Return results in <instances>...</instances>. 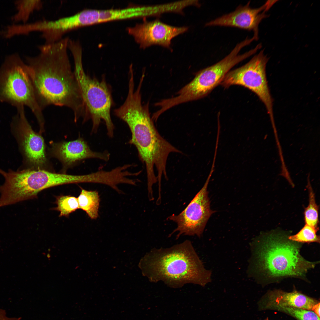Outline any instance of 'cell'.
Returning <instances> with one entry per match:
<instances>
[{
    "instance_id": "20",
    "label": "cell",
    "mask_w": 320,
    "mask_h": 320,
    "mask_svg": "<svg viewBox=\"0 0 320 320\" xmlns=\"http://www.w3.org/2000/svg\"><path fill=\"white\" fill-rule=\"evenodd\" d=\"M308 178L307 188L309 193V203L307 207L305 209V224L319 228V207L316 203L315 194Z\"/></svg>"
},
{
    "instance_id": "8",
    "label": "cell",
    "mask_w": 320,
    "mask_h": 320,
    "mask_svg": "<svg viewBox=\"0 0 320 320\" xmlns=\"http://www.w3.org/2000/svg\"><path fill=\"white\" fill-rule=\"evenodd\" d=\"M87 175H72L44 169H31L9 170L5 177L7 193L18 203L37 197L41 191L51 187L74 183H88Z\"/></svg>"
},
{
    "instance_id": "11",
    "label": "cell",
    "mask_w": 320,
    "mask_h": 320,
    "mask_svg": "<svg viewBox=\"0 0 320 320\" xmlns=\"http://www.w3.org/2000/svg\"><path fill=\"white\" fill-rule=\"evenodd\" d=\"M212 166L210 172L204 185L186 208L177 215L172 214L167 219L175 223L176 228L169 235L178 232L177 239L181 235L201 237L212 215L215 212L210 208V201L207 190L210 178L214 171Z\"/></svg>"
},
{
    "instance_id": "22",
    "label": "cell",
    "mask_w": 320,
    "mask_h": 320,
    "mask_svg": "<svg viewBox=\"0 0 320 320\" xmlns=\"http://www.w3.org/2000/svg\"><path fill=\"white\" fill-rule=\"evenodd\" d=\"M319 228L305 224L297 233L289 236L288 239L292 241L299 243H319V236L316 234Z\"/></svg>"
},
{
    "instance_id": "3",
    "label": "cell",
    "mask_w": 320,
    "mask_h": 320,
    "mask_svg": "<svg viewBox=\"0 0 320 320\" xmlns=\"http://www.w3.org/2000/svg\"><path fill=\"white\" fill-rule=\"evenodd\" d=\"M140 266L150 281H161L172 288L188 283L204 287L211 280V271L205 268L188 240L169 248L152 249Z\"/></svg>"
},
{
    "instance_id": "2",
    "label": "cell",
    "mask_w": 320,
    "mask_h": 320,
    "mask_svg": "<svg viewBox=\"0 0 320 320\" xmlns=\"http://www.w3.org/2000/svg\"><path fill=\"white\" fill-rule=\"evenodd\" d=\"M149 102L143 105L140 91H128L124 103L114 110L117 117L128 126L131 137L128 143L136 148L138 156L145 165L147 186L161 183L162 176L168 180L167 163L169 154L182 152L163 138L150 116Z\"/></svg>"
},
{
    "instance_id": "5",
    "label": "cell",
    "mask_w": 320,
    "mask_h": 320,
    "mask_svg": "<svg viewBox=\"0 0 320 320\" xmlns=\"http://www.w3.org/2000/svg\"><path fill=\"white\" fill-rule=\"evenodd\" d=\"M0 102L16 109L26 106L35 116L39 130L44 129L43 110L38 102L28 65L15 53L7 56L0 66Z\"/></svg>"
},
{
    "instance_id": "23",
    "label": "cell",
    "mask_w": 320,
    "mask_h": 320,
    "mask_svg": "<svg viewBox=\"0 0 320 320\" xmlns=\"http://www.w3.org/2000/svg\"><path fill=\"white\" fill-rule=\"evenodd\" d=\"M21 317H9L7 316L6 311L0 308V320H20Z\"/></svg>"
},
{
    "instance_id": "21",
    "label": "cell",
    "mask_w": 320,
    "mask_h": 320,
    "mask_svg": "<svg viewBox=\"0 0 320 320\" xmlns=\"http://www.w3.org/2000/svg\"><path fill=\"white\" fill-rule=\"evenodd\" d=\"M57 207L54 209L60 212L59 217H67L79 209L77 198L70 195H61L56 197Z\"/></svg>"
},
{
    "instance_id": "18",
    "label": "cell",
    "mask_w": 320,
    "mask_h": 320,
    "mask_svg": "<svg viewBox=\"0 0 320 320\" xmlns=\"http://www.w3.org/2000/svg\"><path fill=\"white\" fill-rule=\"evenodd\" d=\"M260 310H273L286 313L298 320H320L319 317L313 311L295 307L284 306L274 304H265L259 306Z\"/></svg>"
},
{
    "instance_id": "10",
    "label": "cell",
    "mask_w": 320,
    "mask_h": 320,
    "mask_svg": "<svg viewBox=\"0 0 320 320\" xmlns=\"http://www.w3.org/2000/svg\"><path fill=\"white\" fill-rule=\"evenodd\" d=\"M11 126L21 150L27 169L54 171L41 134L35 132L25 116L24 107L17 109Z\"/></svg>"
},
{
    "instance_id": "14",
    "label": "cell",
    "mask_w": 320,
    "mask_h": 320,
    "mask_svg": "<svg viewBox=\"0 0 320 320\" xmlns=\"http://www.w3.org/2000/svg\"><path fill=\"white\" fill-rule=\"evenodd\" d=\"M277 0H268L256 8L250 6V1L244 6L239 5L235 10L207 23L205 26L235 27L252 31L256 40H258L259 25L262 20L268 17L266 12Z\"/></svg>"
},
{
    "instance_id": "24",
    "label": "cell",
    "mask_w": 320,
    "mask_h": 320,
    "mask_svg": "<svg viewBox=\"0 0 320 320\" xmlns=\"http://www.w3.org/2000/svg\"><path fill=\"white\" fill-rule=\"evenodd\" d=\"M312 311L320 317V303L319 302L315 305Z\"/></svg>"
},
{
    "instance_id": "17",
    "label": "cell",
    "mask_w": 320,
    "mask_h": 320,
    "mask_svg": "<svg viewBox=\"0 0 320 320\" xmlns=\"http://www.w3.org/2000/svg\"><path fill=\"white\" fill-rule=\"evenodd\" d=\"M77 199L79 209L85 211L91 219L95 220L98 218L100 202L98 191L81 188Z\"/></svg>"
},
{
    "instance_id": "1",
    "label": "cell",
    "mask_w": 320,
    "mask_h": 320,
    "mask_svg": "<svg viewBox=\"0 0 320 320\" xmlns=\"http://www.w3.org/2000/svg\"><path fill=\"white\" fill-rule=\"evenodd\" d=\"M68 37L38 46L34 57L26 56L39 103L43 110L51 105L73 111L74 121L84 118L85 110L81 90L68 53Z\"/></svg>"
},
{
    "instance_id": "16",
    "label": "cell",
    "mask_w": 320,
    "mask_h": 320,
    "mask_svg": "<svg viewBox=\"0 0 320 320\" xmlns=\"http://www.w3.org/2000/svg\"><path fill=\"white\" fill-rule=\"evenodd\" d=\"M318 302L315 300L299 292H287L280 290L268 292L258 302L260 306L274 304L312 311Z\"/></svg>"
},
{
    "instance_id": "6",
    "label": "cell",
    "mask_w": 320,
    "mask_h": 320,
    "mask_svg": "<svg viewBox=\"0 0 320 320\" xmlns=\"http://www.w3.org/2000/svg\"><path fill=\"white\" fill-rule=\"evenodd\" d=\"M82 48L78 46L70 49L74 60V72L80 87L85 110L83 120L84 123L91 120V133L97 132L101 121L106 126L110 138L114 136L115 126L111 116L113 104L111 90L104 79L101 80L90 77L85 72L82 63Z\"/></svg>"
},
{
    "instance_id": "26",
    "label": "cell",
    "mask_w": 320,
    "mask_h": 320,
    "mask_svg": "<svg viewBox=\"0 0 320 320\" xmlns=\"http://www.w3.org/2000/svg\"><path fill=\"white\" fill-rule=\"evenodd\" d=\"M263 320H269L268 319V318H266V319H264Z\"/></svg>"
},
{
    "instance_id": "4",
    "label": "cell",
    "mask_w": 320,
    "mask_h": 320,
    "mask_svg": "<svg viewBox=\"0 0 320 320\" xmlns=\"http://www.w3.org/2000/svg\"><path fill=\"white\" fill-rule=\"evenodd\" d=\"M251 246L248 273L257 278L301 277L315 265L302 257L295 242L281 235L260 238L253 242Z\"/></svg>"
},
{
    "instance_id": "25",
    "label": "cell",
    "mask_w": 320,
    "mask_h": 320,
    "mask_svg": "<svg viewBox=\"0 0 320 320\" xmlns=\"http://www.w3.org/2000/svg\"><path fill=\"white\" fill-rule=\"evenodd\" d=\"M47 257L48 258L50 257V255L49 253H48L47 255Z\"/></svg>"
},
{
    "instance_id": "19",
    "label": "cell",
    "mask_w": 320,
    "mask_h": 320,
    "mask_svg": "<svg viewBox=\"0 0 320 320\" xmlns=\"http://www.w3.org/2000/svg\"><path fill=\"white\" fill-rule=\"evenodd\" d=\"M17 12L11 19L14 22L22 21L26 23L31 14L35 10L41 9L43 3L41 0H18L15 2Z\"/></svg>"
},
{
    "instance_id": "15",
    "label": "cell",
    "mask_w": 320,
    "mask_h": 320,
    "mask_svg": "<svg viewBox=\"0 0 320 320\" xmlns=\"http://www.w3.org/2000/svg\"><path fill=\"white\" fill-rule=\"evenodd\" d=\"M87 25L84 10L74 15L54 20H40L23 24L20 30L24 35L34 31L41 32V37L46 44L57 42L62 39L66 33Z\"/></svg>"
},
{
    "instance_id": "9",
    "label": "cell",
    "mask_w": 320,
    "mask_h": 320,
    "mask_svg": "<svg viewBox=\"0 0 320 320\" xmlns=\"http://www.w3.org/2000/svg\"><path fill=\"white\" fill-rule=\"evenodd\" d=\"M268 57L262 49L246 64L229 71L220 85L225 88L237 85L247 88L254 93L265 105L271 123L274 122L273 99L267 79L266 67Z\"/></svg>"
},
{
    "instance_id": "13",
    "label": "cell",
    "mask_w": 320,
    "mask_h": 320,
    "mask_svg": "<svg viewBox=\"0 0 320 320\" xmlns=\"http://www.w3.org/2000/svg\"><path fill=\"white\" fill-rule=\"evenodd\" d=\"M50 156L58 160L62 164L61 172L66 173L67 170L80 161L90 159H96L107 161L110 154L107 151L97 152L92 151L87 142L79 137L77 139L49 143L48 150Z\"/></svg>"
},
{
    "instance_id": "12",
    "label": "cell",
    "mask_w": 320,
    "mask_h": 320,
    "mask_svg": "<svg viewBox=\"0 0 320 320\" xmlns=\"http://www.w3.org/2000/svg\"><path fill=\"white\" fill-rule=\"evenodd\" d=\"M188 29L187 27L171 26L159 20L152 21L144 20L142 23L127 28L128 33L143 49L153 45L169 48L172 39Z\"/></svg>"
},
{
    "instance_id": "7",
    "label": "cell",
    "mask_w": 320,
    "mask_h": 320,
    "mask_svg": "<svg viewBox=\"0 0 320 320\" xmlns=\"http://www.w3.org/2000/svg\"><path fill=\"white\" fill-rule=\"evenodd\" d=\"M253 41L246 38L237 44L229 53L216 63L198 71L194 79L177 93L176 97L168 100L171 107L189 101L200 99L207 95L220 84L230 70L238 63L255 54L260 49L254 48L242 54L239 53L244 47Z\"/></svg>"
}]
</instances>
